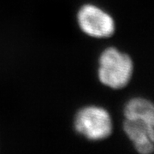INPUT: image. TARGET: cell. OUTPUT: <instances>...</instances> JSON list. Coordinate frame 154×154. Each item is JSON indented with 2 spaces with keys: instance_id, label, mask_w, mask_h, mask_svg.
I'll list each match as a JSON object with an SVG mask.
<instances>
[{
  "instance_id": "obj_2",
  "label": "cell",
  "mask_w": 154,
  "mask_h": 154,
  "mask_svg": "<svg viewBox=\"0 0 154 154\" xmlns=\"http://www.w3.org/2000/svg\"><path fill=\"white\" fill-rule=\"evenodd\" d=\"M75 128L90 140H104L112 132L111 117L105 108L95 105L87 106L77 112Z\"/></svg>"
},
{
  "instance_id": "obj_4",
  "label": "cell",
  "mask_w": 154,
  "mask_h": 154,
  "mask_svg": "<svg viewBox=\"0 0 154 154\" xmlns=\"http://www.w3.org/2000/svg\"><path fill=\"white\" fill-rule=\"evenodd\" d=\"M123 129L139 153L149 154L153 152L154 122L142 118H126Z\"/></svg>"
},
{
  "instance_id": "obj_5",
  "label": "cell",
  "mask_w": 154,
  "mask_h": 154,
  "mask_svg": "<svg viewBox=\"0 0 154 154\" xmlns=\"http://www.w3.org/2000/svg\"><path fill=\"white\" fill-rule=\"evenodd\" d=\"M124 116L126 118H142L154 122L153 105L143 98L130 99L124 107Z\"/></svg>"
},
{
  "instance_id": "obj_1",
  "label": "cell",
  "mask_w": 154,
  "mask_h": 154,
  "mask_svg": "<svg viewBox=\"0 0 154 154\" xmlns=\"http://www.w3.org/2000/svg\"><path fill=\"white\" fill-rule=\"evenodd\" d=\"M134 63L129 56L115 47L105 49L99 57V78L104 85L113 89L126 87L131 80Z\"/></svg>"
},
{
  "instance_id": "obj_3",
  "label": "cell",
  "mask_w": 154,
  "mask_h": 154,
  "mask_svg": "<svg viewBox=\"0 0 154 154\" xmlns=\"http://www.w3.org/2000/svg\"><path fill=\"white\" fill-rule=\"evenodd\" d=\"M80 28L94 38H108L115 32V22L112 17L94 5H83L77 15Z\"/></svg>"
}]
</instances>
